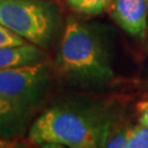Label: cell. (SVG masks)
I'll use <instances>...</instances> for the list:
<instances>
[{
	"label": "cell",
	"instance_id": "7",
	"mask_svg": "<svg viewBox=\"0 0 148 148\" xmlns=\"http://www.w3.org/2000/svg\"><path fill=\"white\" fill-rule=\"evenodd\" d=\"M44 53L34 44L0 47V70L43 62Z\"/></svg>",
	"mask_w": 148,
	"mask_h": 148
},
{
	"label": "cell",
	"instance_id": "8",
	"mask_svg": "<svg viewBox=\"0 0 148 148\" xmlns=\"http://www.w3.org/2000/svg\"><path fill=\"white\" fill-rule=\"evenodd\" d=\"M113 0H66V3L73 11L86 14L97 16L110 8Z\"/></svg>",
	"mask_w": 148,
	"mask_h": 148
},
{
	"label": "cell",
	"instance_id": "12",
	"mask_svg": "<svg viewBox=\"0 0 148 148\" xmlns=\"http://www.w3.org/2000/svg\"><path fill=\"white\" fill-rule=\"evenodd\" d=\"M138 109V123L148 126V99L140 102L137 106Z\"/></svg>",
	"mask_w": 148,
	"mask_h": 148
},
{
	"label": "cell",
	"instance_id": "11",
	"mask_svg": "<svg viewBox=\"0 0 148 148\" xmlns=\"http://www.w3.org/2000/svg\"><path fill=\"white\" fill-rule=\"evenodd\" d=\"M27 41L14 34L13 32L8 30L7 27L0 24V47L7 46H19L22 44H25Z\"/></svg>",
	"mask_w": 148,
	"mask_h": 148
},
{
	"label": "cell",
	"instance_id": "3",
	"mask_svg": "<svg viewBox=\"0 0 148 148\" xmlns=\"http://www.w3.org/2000/svg\"><path fill=\"white\" fill-rule=\"evenodd\" d=\"M0 24L38 47L52 41L57 24L53 5L40 0H0Z\"/></svg>",
	"mask_w": 148,
	"mask_h": 148
},
{
	"label": "cell",
	"instance_id": "4",
	"mask_svg": "<svg viewBox=\"0 0 148 148\" xmlns=\"http://www.w3.org/2000/svg\"><path fill=\"white\" fill-rule=\"evenodd\" d=\"M48 82L44 62L0 70V98L30 110L45 92Z\"/></svg>",
	"mask_w": 148,
	"mask_h": 148
},
{
	"label": "cell",
	"instance_id": "5",
	"mask_svg": "<svg viewBox=\"0 0 148 148\" xmlns=\"http://www.w3.org/2000/svg\"><path fill=\"white\" fill-rule=\"evenodd\" d=\"M111 16L128 34L144 37L148 22V0H113Z\"/></svg>",
	"mask_w": 148,
	"mask_h": 148
},
{
	"label": "cell",
	"instance_id": "6",
	"mask_svg": "<svg viewBox=\"0 0 148 148\" xmlns=\"http://www.w3.org/2000/svg\"><path fill=\"white\" fill-rule=\"evenodd\" d=\"M30 110L0 98V137L13 139L27 131Z\"/></svg>",
	"mask_w": 148,
	"mask_h": 148
},
{
	"label": "cell",
	"instance_id": "10",
	"mask_svg": "<svg viewBox=\"0 0 148 148\" xmlns=\"http://www.w3.org/2000/svg\"><path fill=\"white\" fill-rule=\"evenodd\" d=\"M128 148H148V126L138 124L127 128Z\"/></svg>",
	"mask_w": 148,
	"mask_h": 148
},
{
	"label": "cell",
	"instance_id": "13",
	"mask_svg": "<svg viewBox=\"0 0 148 148\" xmlns=\"http://www.w3.org/2000/svg\"><path fill=\"white\" fill-rule=\"evenodd\" d=\"M37 148H68L62 146V145H57V144H41L37 145Z\"/></svg>",
	"mask_w": 148,
	"mask_h": 148
},
{
	"label": "cell",
	"instance_id": "1",
	"mask_svg": "<svg viewBox=\"0 0 148 148\" xmlns=\"http://www.w3.org/2000/svg\"><path fill=\"white\" fill-rule=\"evenodd\" d=\"M109 126L108 122H103L91 111L56 106L45 110L32 123L29 138L36 145L102 148Z\"/></svg>",
	"mask_w": 148,
	"mask_h": 148
},
{
	"label": "cell",
	"instance_id": "14",
	"mask_svg": "<svg viewBox=\"0 0 148 148\" xmlns=\"http://www.w3.org/2000/svg\"><path fill=\"white\" fill-rule=\"evenodd\" d=\"M11 146H12V144L9 139L0 137V148H10Z\"/></svg>",
	"mask_w": 148,
	"mask_h": 148
},
{
	"label": "cell",
	"instance_id": "15",
	"mask_svg": "<svg viewBox=\"0 0 148 148\" xmlns=\"http://www.w3.org/2000/svg\"><path fill=\"white\" fill-rule=\"evenodd\" d=\"M10 148H16V147H13V146H11V147Z\"/></svg>",
	"mask_w": 148,
	"mask_h": 148
},
{
	"label": "cell",
	"instance_id": "2",
	"mask_svg": "<svg viewBox=\"0 0 148 148\" xmlns=\"http://www.w3.org/2000/svg\"><path fill=\"white\" fill-rule=\"evenodd\" d=\"M57 66L65 76L85 82H104L113 76L108 53L98 34L74 19L66 23Z\"/></svg>",
	"mask_w": 148,
	"mask_h": 148
},
{
	"label": "cell",
	"instance_id": "9",
	"mask_svg": "<svg viewBox=\"0 0 148 148\" xmlns=\"http://www.w3.org/2000/svg\"><path fill=\"white\" fill-rule=\"evenodd\" d=\"M127 128L125 126H116L108 128L106 136L102 148H128Z\"/></svg>",
	"mask_w": 148,
	"mask_h": 148
}]
</instances>
